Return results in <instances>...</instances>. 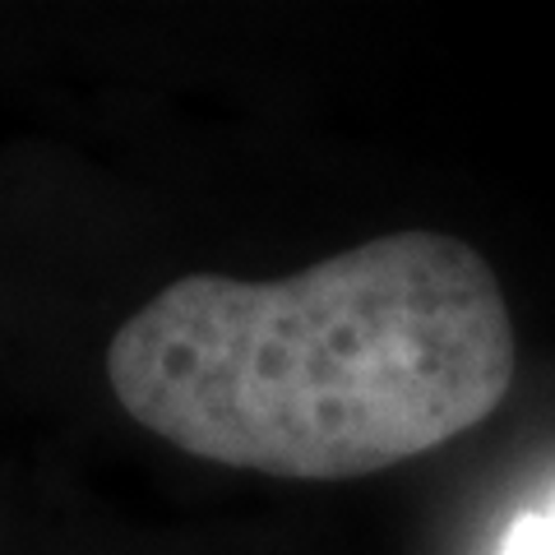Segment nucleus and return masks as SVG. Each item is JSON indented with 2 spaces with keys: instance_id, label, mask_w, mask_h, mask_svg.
Wrapping results in <instances>:
<instances>
[{
  "instance_id": "nucleus-2",
  "label": "nucleus",
  "mask_w": 555,
  "mask_h": 555,
  "mask_svg": "<svg viewBox=\"0 0 555 555\" xmlns=\"http://www.w3.org/2000/svg\"><path fill=\"white\" fill-rule=\"evenodd\" d=\"M495 555H555V500L546 509L518 514Z\"/></svg>"
},
{
  "instance_id": "nucleus-1",
  "label": "nucleus",
  "mask_w": 555,
  "mask_h": 555,
  "mask_svg": "<svg viewBox=\"0 0 555 555\" xmlns=\"http://www.w3.org/2000/svg\"><path fill=\"white\" fill-rule=\"evenodd\" d=\"M107 385L204 463L347 481L481 426L514 385L495 269L449 232H389L292 278L190 273L112 334Z\"/></svg>"
}]
</instances>
